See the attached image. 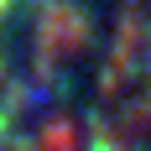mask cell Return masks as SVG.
<instances>
[{"label":"cell","instance_id":"1","mask_svg":"<svg viewBox=\"0 0 151 151\" xmlns=\"http://www.w3.org/2000/svg\"><path fill=\"white\" fill-rule=\"evenodd\" d=\"M5 5H11V0H0V16H5Z\"/></svg>","mask_w":151,"mask_h":151}]
</instances>
